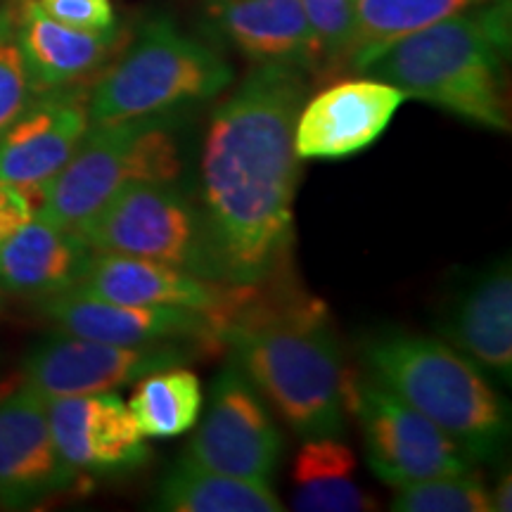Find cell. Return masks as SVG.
Listing matches in <instances>:
<instances>
[{
  "label": "cell",
  "mask_w": 512,
  "mask_h": 512,
  "mask_svg": "<svg viewBox=\"0 0 512 512\" xmlns=\"http://www.w3.org/2000/svg\"><path fill=\"white\" fill-rule=\"evenodd\" d=\"M304 100L302 69L259 64L211 114L197 207L216 283L256 287L290 254L302 162L294 124Z\"/></svg>",
  "instance_id": "1"
},
{
  "label": "cell",
  "mask_w": 512,
  "mask_h": 512,
  "mask_svg": "<svg viewBox=\"0 0 512 512\" xmlns=\"http://www.w3.org/2000/svg\"><path fill=\"white\" fill-rule=\"evenodd\" d=\"M508 57L510 0H489L403 36L351 69L475 126L510 131Z\"/></svg>",
  "instance_id": "2"
},
{
  "label": "cell",
  "mask_w": 512,
  "mask_h": 512,
  "mask_svg": "<svg viewBox=\"0 0 512 512\" xmlns=\"http://www.w3.org/2000/svg\"><path fill=\"white\" fill-rule=\"evenodd\" d=\"M221 342L268 406L302 439L342 437L347 370L316 304L283 313L230 316Z\"/></svg>",
  "instance_id": "3"
},
{
  "label": "cell",
  "mask_w": 512,
  "mask_h": 512,
  "mask_svg": "<svg viewBox=\"0 0 512 512\" xmlns=\"http://www.w3.org/2000/svg\"><path fill=\"white\" fill-rule=\"evenodd\" d=\"M368 375L432 420L472 460H496L510 437L508 401L446 339L403 330L363 339Z\"/></svg>",
  "instance_id": "4"
},
{
  "label": "cell",
  "mask_w": 512,
  "mask_h": 512,
  "mask_svg": "<svg viewBox=\"0 0 512 512\" xmlns=\"http://www.w3.org/2000/svg\"><path fill=\"white\" fill-rule=\"evenodd\" d=\"M230 83L233 67L214 48L157 15L147 19L124 55L95 83L86 102L88 126L178 114L216 98Z\"/></svg>",
  "instance_id": "5"
},
{
  "label": "cell",
  "mask_w": 512,
  "mask_h": 512,
  "mask_svg": "<svg viewBox=\"0 0 512 512\" xmlns=\"http://www.w3.org/2000/svg\"><path fill=\"white\" fill-rule=\"evenodd\" d=\"M176 114L88 126L60 174L34 192V216L76 230L133 181H178L183 171Z\"/></svg>",
  "instance_id": "6"
},
{
  "label": "cell",
  "mask_w": 512,
  "mask_h": 512,
  "mask_svg": "<svg viewBox=\"0 0 512 512\" xmlns=\"http://www.w3.org/2000/svg\"><path fill=\"white\" fill-rule=\"evenodd\" d=\"M93 252L140 256L214 280L200 207L176 181H133L76 228Z\"/></svg>",
  "instance_id": "7"
},
{
  "label": "cell",
  "mask_w": 512,
  "mask_h": 512,
  "mask_svg": "<svg viewBox=\"0 0 512 512\" xmlns=\"http://www.w3.org/2000/svg\"><path fill=\"white\" fill-rule=\"evenodd\" d=\"M344 399L361 427L368 467L380 482L399 489L472 470L475 460L456 441L370 375H347Z\"/></svg>",
  "instance_id": "8"
},
{
  "label": "cell",
  "mask_w": 512,
  "mask_h": 512,
  "mask_svg": "<svg viewBox=\"0 0 512 512\" xmlns=\"http://www.w3.org/2000/svg\"><path fill=\"white\" fill-rule=\"evenodd\" d=\"M204 347L207 344L202 342L121 347L62 332L38 344L27 356L24 384L43 399L114 392L157 370L190 366Z\"/></svg>",
  "instance_id": "9"
},
{
  "label": "cell",
  "mask_w": 512,
  "mask_h": 512,
  "mask_svg": "<svg viewBox=\"0 0 512 512\" xmlns=\"http://www.w3.org/2000/svg\"><path fill=\"white\" fill-rule=\"evenodd\" d=\"M185 456L223 475L271 484L283 456V434L233 361L211 384L209 411Z\"/></svg>",
  "instance_id": "10"
},
{
  "label": "cell",
  "mask_w": 512,
  "mask_h": 512,
  "mask_svg": "<svg viewBox=\"0 0 512 512\" xmlns=\"http://www.w3.org/2000/svg\"><path fill=\"white\" fill-rule=\"evenodd\" d=\"M41 311L67 335L147 347L169 342H219L226 316L176 306H133L91 297L76 290L41 299Z\"/></svg>",
  "instance_id": "11"
},
{
  "label": "cell",
  "mask_w": 512,
  "mask_h": 512,
  "mask_svg": "<svg viewBox=\"0 0 512 512\" xmlns=\"http://www.w3.org/2000/svg\"><path fill=\"white\" fill-rule=\"evenodd\" d=\"M406 100L401 88L373 76L332 83L309 102L304 100L299 110L294 124L297 157L337 162L368 150Z\"/></svg>",
  "instance_id": "12"
},
{
  "label": "cell",
  "mask_w": 512,
  "mask_h": 512,
  "mask_svg": "<svg viewBox=\"0 0 512 512\" xmlns=\"http://www.w3.org/2000/svg\"><path fill=\"white\" fill-rule=\"evenodd\" d=\"M46 401L55 448L74 475H121L150 460L145 434L138 430L128 403L114 392Z\"/></svg>",
  "instance_id": "13"
},
{
  "label": "cell",
  "mask_w": 512,
  "mask_h": 512,
  "mask_svg": "<svg viewBox=\"0 0 512 512\" xmlns=\"http://www.w3.org/2000/svg\"><path fill=\"white\" fill-rule=\"evenodd\" d=\"M48 422V401L22 384L0 399V505L27 508L69 486Z\"/></svg>",
  "instance_id": "14"
},
{
  "label": "cell",
  "mask_w": 512,
  "mask_h": 512,
  "mask_svg": "<svg viewBox=\"0 0 512 512\" xmlns=\"http://www.w3.org/2000/svg\"><path fill=\"white\" fill-rule=\"evenodd\" d=\"M76 292L133 306H176L230 318L238 311V287L211 283L183 268L140 256L93 252Z\"/></svg>",
  "instance_id": "15"
},
{
  "label": "cell",
  "mask_w": 512,
  "mask_h": 512,
  "mask_svg": "<svg viewBox=\"0 0 512 512\" xmlns=\"http://www.w3.org/2000/svg\"><path fill=\"white\" fill-rule=\"evenodd\" d=\"M439 330L491 382H512V273L501 259L472 275L441 313Z\"/></svg>",
  "instance_id": "16"
},
{
  "label": "cell",
  "mask_w": 512,
  "mask_h": 512,
  "mask_svg": "<svg viewBox=\"0 0 512 512\" xmlns=\"http://www.w3.org/2000/svg\"><path fill=\"white\" fill-rule=\"evenodd\" d=\"M88 131V110L79 98L57 95L27 105L0 136V181L29 195L60 174Z\"/></svg>",
  "instance_id": "17"
},
{
  "label": "cell",
  "mask_w": 512,
  "mask_h": 512,
  "mask_svg": "<svg viewBox=\"0 0 512 512\" xmlns=\"http://www.w3.org/2000/svg\"><path fill=\"white\" fill-rule=\"evenodd\" d=\"M214 29L256 64L323 69V57L299 0H221Z\"/></svg>",
  "instance_id": "18"
},
{
  "label": "cell",
  "mask_w": 512,
  "mask_h": 512,
  "mask_svg": "<svg viewBox=\"0 0 512 512\" xmlns=\"http://www.w3.org/2000/svg\"><path fill=\"white\" fill-rule=\"evenodd\" d=\"M91 256L76 230L31 216L0 245V290L34 299L69 292L81 283Z\"/></svg>",
  "instance_id": "19"
},
{
  "label": "cell",
  "mask_w": 512,
  "mask_h": 512,
  "mask_svg": "<svg viewBox=\"0 0 512 512\" xmlns=\"http://www.w3.org/2000/svg\"><path fill=\"white\" fill-rule=\"evenodd\" d=\"M17 41L27 62L31 88L55 91L98 72L117 50L121 31L117 27L107 31L67 27L48 17L36 0H29Z\"/></svg>",
  "instance_id": "20"
},
{
  "label": "cell",
  "mask_w": 512,
  "mask_h": 512,
  "mask_svg": "<svg viewBox=\"0 0 512 512\" xmlns=\"http://www.w3.org/2000/svg\"><path fill=\"white\" fill-rule=\"evenodd\" d=\"M294 510L302 512H368L375 498L356 477V456L339 437L304 439L292 467Z\"/></svg>",
  "instance_id": "21"
},
{
  "label": "cell",
  "mask_w": 512,
  "mask_h": 512,
  "mask_svg": "<svg viewBox=\"0 0 512 512\" xmlns=\"http://www.w3.org/2000/svg\"><path fill=\"white\" fill-rule=\"evenodd\" d=\"M152 508L164 512H280L271 484L249 482L209 470L188 456L178 460L157 486Z\"/></svg>",
  "instance_id": "22"
},
{
  "label": "cell",
  "mask_w": 512,
  "mask_h": 512,
  "mask_svg": "<svg viewBox=\"0 0 512 512\" xmlns=\"http://www.w3.org/2000/svg\"><path fill=\"white\" fill-rule=\"evenodd\" d=\"M128 408L145 437H181L200 420V377L188 366L157 370L140 377L128 399Z\"/></svg>",
  "instance_id": "23"
},
{
  "label": "cell",
  "mask_w": 512,
  "mask_h": 512,
  "mask_svg": "<svg viewBox=\"0 0 512 512\" xmlns=\"http://www.w3.org/2000/svg\"><path fill=\"white\" fill-rule=\"evenodd\" d=\"M484 3L489 0H356V36L349 67L403 36Z\"/></svg>",
  "instance_id": "24"
},
{
  "label": "cell",
  "mask_w": 512,
  "mask_h": 512,
  "mask_svg": "<svg viewBox=\"0 0 512 512\" xmlns=\"http://www.w3.org/2000/svg\"><path fill=\"white\" fill-rule=\"evenodd\" d=\"M392 510L396 512H494L491 489L470 472L422 479L399 486Z\"/></svg>",
  "instance_id": "25"
},
{
  "label": "cell",
  "mask_w": 512,
  "mask_h": 512,
  "mask_svg": "<svg viewBox=\"0 0 512 512\" xmlns=\"http://www.w3.org/2000/svg\"><path fill=\"white\" fill-rule=\"evenodd\" d=\"M316 36L323 69L349 64L354 55L356 0H299Z\"/></svg>",
  "instance_id": "26"
},
{
  "label": "cell",
  "mask_w": 512,
  "mask_h": 512,
  "mask_svg": "<svg viewBox=\"0 0 512 512\" xmlns=\"http://www.w3.org/2000/svg\"><path fill=\"white\" fill-rule=\"evenodd\" d=\"M31 79L17 29L8 15H0V136L31 102Z\"/></svg>",
  "instance_id": "27"
},
{
  "label": "cell",
  "mask_w": 512,
  "mask_h": 512,
  "mask_svg": "<svg viewBox=\"0 0 512 512\" xmlns=\"http://www.w3.org/2000/svg\"><path fill=\"white\" fill-rule=\"evenodd\" d=\"M38 8L74 29L107 31L117 27L110 0H36Z\"/></svg>",
  "instance_id": "28"
},
{
  "label": "cell",
  "mask_w": 512,
  "mask_h": 512,
  "mask_svg": "<svg viewBox=\"0 0 512 512\" xmlns=\"http://www.w3.org/2000/svg\"><path fill=\"white\" fill-rule=\"evenodd\" d=\"M34 216V202L17 185L0 181V245Z\"/></svg>",
  "instance_id": "29"
},
{
  "label": "cell",
  "mask_w": 512,
  "mask_h": 512,
  "mask_svg": "<svg viewBox=\"0 0 512 512\" xmlns=\"http://www.w3.org/2000/svg\"><path fill=\"white\" fill-rule=\"evenodd\" d=\"M491 508H494L496 512L512 510V479H510V475L498 479L496 489L491 491Z\"/></svg>",
  "instance_id": "30"
},
{
  "label": "cell",
  "mask_w": 512,
  "mask_h": 512,
  "mask_svg": "<svg viewBox=\"0 0 512 512\" xmlns=\"http://www.w3.org/2000/svg\"><path fill=\"white\" fill-rule=\"evenodd\" d=\"M0 294H3V290H0Z\"/></svg>",
  "instance_id": "31"
}]
</instances>
